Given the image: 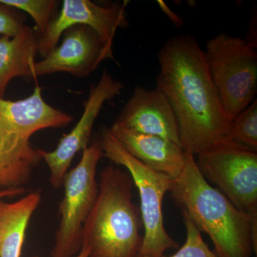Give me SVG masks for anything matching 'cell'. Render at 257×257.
I'll return each mask as SVG.
<instances>
[{"mask_svg":"<svg viewBox=\"0 0 257 257\" xmlns=\"http://www.w3.org/2000/svg\"><path fill=\"white\" fill-rule=\"evenodd\" d=\"M256 47L241 37L220 33L206 45V60L226 116L232 121L257 92Z\"/></svg>","mask_w":257,"mask_h":257,"instance_id":"cell-5","label":"cell"},{"mask_svg":"<svg viewBox=\"0 0 257 257\" xmlns=\"http://www.w3.org/2000/svg\"><path fill=\"white\" fill-rule=\"evenodd\" d=\"M133 185L128 173L114 165L101 170L97 199L82 229V247L90 249L89 257H138L143 225Z\"/></svg>","mask_w":257,"mask_h":257,"instance_id":"cell-3","label":"cell"},{"mask_svg":"<svg viewBox=\"0 0 257 257\" xmlns=\"http://www.w3.org/2000/svg\"><path fill=\"white\" fill-rule=\"evenodd\" d=\"M41 202L40 191L13 202L0 200V257H21L29 224Z\"/></svg>","mask_w":257,"mask_h":257,"instance_id":"cell-15","label":"cell"},{"mask_svg":"<svg viewBox=\"0 0 257 257\" xmlns=\"http://www.w3.org/2000/svg\"><path fill=\"white\" fill-rule=\"evenodd\" d=\"M100 142L104 157L124 167L138 189L145 232L138 257H160L167 250L179 248V243L165 229L162 212L164 197L170 192L173 179L151 170L132 156L109 128H103Z\"/></svg>","mask_w":257,"mask_h":257,"instance_id":"cell-4","label":"cell"},{"mask_svg":"<svg viewBox=\"0 0 257 257\" xmlns=\"http://www.w3.org/2000/svg\"><path fill=\"white\" fill-rule=\"evenodd\" d=\"M187 236L183 246L172 256L160 257H218L207 246L202 236V233L183 212Z\"/></svg>","mask_w":257,"mask_h":257,"instance_id":"cell-19","label":"cell"},{"mask_svg":"<svg viewBox=\"0 0 257 257\" xmlns=\"http://www.w3.org/2000/svg\"><path fill=\"white\" fill-rule=\"evenodd\" d=\"M73 119L71 115L48 104L39 85L23 99L0 98V120L30 138L41 130L67 126Z\"/></svg>","mask_w":257,"mask_h":257,"instance_id":"cell-13","label":"cell"},{"mask_svg":"<svg viewBox=\"0 0 257 257\" xmlns=\"http://www.w3.org/2000/svg\"><path fill=\"white\" fill-rule=\"evenodd\" d=\"M102 157L100 140H95L64 177V195L58 208L60 221L51 257H74L80 251L83 226L99 194L96 168Z\"/></svg>","mask_w":257,"mask_h":257,"instance_id":"cell-6","label":"cell"},{"mask_svg":"<svg viewBox=\"0 0 257 257\" xmlns=\"http://www.w3.org/2000/svg\"><path fill=\"white\" fill-rule=\"evenodd\" d=\"M228 144L257 152V100L231 121Z\"/></svg>","mask_w":257,"mask_h":257,"instance_id":"cell-18","label":"cell"},{"mask_svg":"<svg viewBox=\"0 0 257 257\" xmlns=\"http://www.w3.org/2000/svg\"><path fill=\"white\" fill-rule=\"evenodd\" d=\"M30 138L0 120V190L25 188L42 161Z\"/></svg>","mask_w":257,"mask_h":257,"instance_id":"cell-14","label":"cell"},{"mask_svg":"<svg viewBox=\"0 0 257 257\" xmlns=\"http://www.w3.org/2000/svg\"><path fill=\"white\" fill-rule=\"evenodd\" d=\"M0 3L30 15L35 22L34 30L38 40L47 33L60 5L57 0H0Z\"/></svg>","mask_w":257,"mask_h":257,"instance_id":"cell-17","label":"cell"},{"mask_svg":"<svg viewBox=\"0 0 257 257\" xmlns=\"http://www.w3.org/2000/svg\"><path fill=\"white\" fill-rule=\"evenodd\" d=\"M90 255V249L87 247H82L80 251L74 257H89ZM34 257H39L35 256Z\"/></svg>","mask_w":257,"mask_h":257,"instance_id":"cell-23","label":"cell"},{"mask_svg":"<svg viewBox=\"0 0 257 257\" xmlns=\"http://www.w3.org/2000/svg\"><path fill=\"white\" fill-rule=\"evenodd\" d=\"M157 57L156 88L173 109L184 151L194 157L227 145L231 122L197 40L189 35L172 37Z\"/></svg>","mask_w":257,"mask_h":257,"instance_id":"cell-1","label":"cell"},{"mask_svg":"<svg viewBox=\"0 0 257 257\" xmlns=\"http://www.w3.org/2000/svg\"><path fill=\"white\" fill-rule=\"evenodd\" d=\"M123 88L122 83L104 70L99 80L90 88L82 116L74 127L62 137L55 150H40L42 160L50 170V182L53 188L62 187L74 157L89 146L93 127L104 104L119 95Z\"/></svg>","mask_w":257,"mask_h":257,"instance_id":"cell-8","label":"cell"},{"mask_svg":"<svg viewBox=\"0 0 257 257\" xmlns=\"http://www.w3.org/2000/svg\"><path fill=\"white\" fill-rule=\"evenodd\" d=\"M22 12L0 3V36L14 37L25 27Z\"/></svg>","mask_w":257,"mask_h":257,"instance_id":"cell-20","label":"cell"},{"mask_svg":"<svg viewBox=\"0 0 257 257\" xmlns=\"http://www.w3.org/2000/svg\"><path fill=\"white\" fill-rule=\"evenodd\" d=\"M195 160L204 179L217 186L257 228V152L228 144L197 155Z\"/></svg>","mask_w":257,"mask_h":257,"instance_id":"cell-7","label":"cell"},{"mask_svg":"<svg viewBox=\"0 0 257 257\" xmlns=\"http://www.w3.org/2000/svg\"><path fill=\"white\" fill-rule=\"evenodd\" d=\"M38 55V37L28 25L14 37H0V98L17 77L32 78V67Z\"/></svg>","mask_w":257,"mask_h":257,"instance_id":"cell-16","label":"cell"},{"mask_svg":"<svg viewBox=\"0 0 257 257\" xmlns=\"http://www.w3.org/2000/svg\"><path fill=\"white\" fill-rule=\"evenodd\" d=\"M170 192L201 232L209 236L218 257H251L256 253L257 228L201 174L193 155Z\"/></svg>","mask_w":257,"mask_h":257,"instance_id":"cell-2","label":"cell"},{"mask_svg":"<svg viewBox=\"0 0 257 257\" xmlns=\"http://www.w3.org/2000/svg\"><path fill=\"white\" fill-rule=\"evenodd\" d=\"M109 130L128 154L151 170L173 179L183 171L187 152L180 145L116 124Z\"/></svg>","mask_w":257,"mask_h":257,"instance_id":"cell-12","label":"cell"},{"mask_svg":"<svg viewBox=\"0 0 257 257\" xmlns=\"http://www.w3.org/2000/svg\"><path fill=\"white\" fill-rule=\"evenodd\" d=\"M114 124L160 137L182 147L175 112L166 96L157 88L135 87Z\"/></svg>","mask_w":257,"mask_h":257,"instance_id":"cell-11","label":"cell"},{"mask_svg":"<svg viewBox=\"0 0 257 257\" xmlns=\"http://www.w3.org/2000/svg\"><path fill=\"white\" fill-rule=\"evenodd\" d=\"M62 42L32 67V78L66 72L85 78L94 72L101 62L115 61L113 50L104 45L92 29L77 25L62 35Z\"/></svg>","mask_w":257,"mask_h":257,"instance_id":"cell-9","label":"cell"},{"mask_svg":"<svg viewBox=\"0 0 257 257\" xmlns=\"http://www.w3.org/2000/svg\"><path fill=\"white\" fill-rule=\"evenodd\" d=\"M77 25L92 29L104 45L113 50L116 31L127 28L128 23L124 6H101L90 0H64L47 33L38 40V55L45 57L57 47L64 32Z\"/></svg>","mask_w":257,"mask_h":257,"instance_id":"cell-10","label":"cell"},{"mask_svg":"<svg viewBox=\"0 0 257 257\" xmlns=\"http://www.w3.org/2000/svg\"><path fill=\"white\" fill-rule=\"evenodd\" d=\"M157 3H158L160 8H162V11L165 12L167 16L169 17V18L173 22L175 25H178V26H180V25H182V21L181 20V18H179L178 15L174 13L173 12H172V10H171L167 5H166L165 3H164L163 1H158Z\"/></svg>","mask_w":257,"mask_h":257,"instance_id":"cell-22","label":"cell"},{"mask_svg":"<svg viewBox=\"0 0 257 257\" xmlns=\"http://www.w3.org/2000/svg\"><path fill=\"white\" fill-rule=\"evenodd\" d=\"M25 188L8 189L0 190V200H4L8 197H15L26 194Z\"/></svg>","mask_w":257,"mask_h":257,"instance_id":"cell-21","label":"cell"}]
</instances>
